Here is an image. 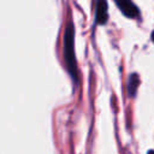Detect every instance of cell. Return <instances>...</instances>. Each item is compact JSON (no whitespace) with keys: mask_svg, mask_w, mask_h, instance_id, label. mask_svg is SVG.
<instances>
[{"mask_svg":"<svg viewBox=\"0 0 154 154\" xmlns=\"http://www.w3.org/2000/svg\"><path fill=\"white\" fill-rule=\"evenodd\" d=\"M63 51H64V61H65L67 72L70 73L72 81L77 84L78 83V69H77V60L75 55V28H73L72 22H70L65 29Z\"/></svg>","mask_w":154,"mask_h":154,"instance_id":"1","label":"cell"},{"mask_svg":"<svg viewBox=\"0 0 154 154\" xmlns=\"http://www.w3.org/2000/svg\"><path fill=\"white\" fill-rule=\"evenodd\" d=\"M114 1L124 16L129 18H137L140 16V11L137 6L131 0H114Z\"/></svg>","mask_w":154,"mask_h":154,"instance_id":"2","label":"cell"},{"mask_svg":"<svg viewBox=\"0 0 154 154\" xmlns=\"http://www.w3.org/2000/svg\"><path fill=\"white\" fill-rule=\"evenodd\" d=\"M95 18L97 24H105L108 19L107 12V0H96V12Z\"/></svg>","mask_w":154,"mask_h":154,"instance_id":"3","label":"cell"},{"mask_svg":"<svg viewBox=\"0 0 154 154\" xmlns=\"http://www.w3.org/2000/svg\"><path fill=\"white\" fill-rule=\"evenodd\" d=\"M140 84V78L136 73H132L130 77H129V94L130 96H135L136 95V90H137V87Z\"/></svg>","mask_w":154,"mask_h":154,"instance_id":"4","label":"cell"},{"mask_svg":"<svg viewBox=\"0 0 154 154\" xmlns=\"http://www.w3.org/2000/svg\"><path fill=\"white\" fill-rule=\"evenodd\" d=\"M152 40H153V42H154V31L152 32Z\"/></svg>","mask_w":154,"mask_h":154,"instance_id":"5","label":"cell"},{"mask_svg":"<svg viewBox=\"0 0 154 154\" xmlns=\"http://www.w3.org/2000/svg\"><path fill=\"white\" fill-rule=\"evenodd\" d=\"M148 154H154V152H153V150H150V152H149Z\"/></svg>","mask_w":154,"mask_h":154,"instance_id":"6","label":"cell"}]
</instances>
